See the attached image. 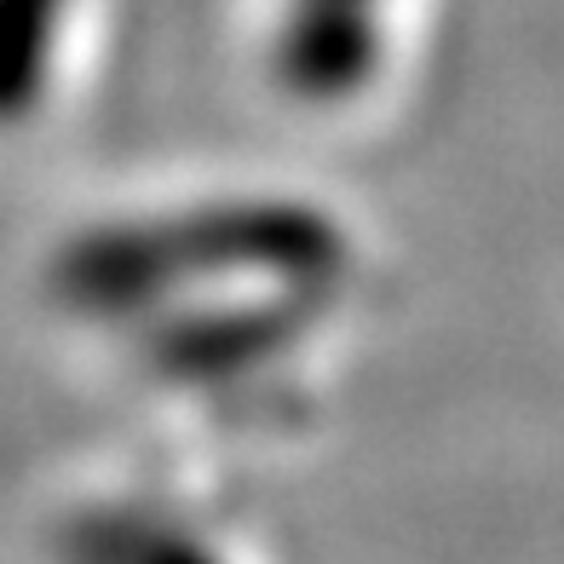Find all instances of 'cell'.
I'll use <instances>...</instances> for the list:
<instances>
[{
	"label": "cell",
	"mask_w": 564,
	"mask_h": 564,
	"mask_svg": "<svg viewBox=\"0 0 564 564\" xmlns=\"http://www.w3.org/2000/svg\"><path fill=\"white\" fill-rule=\"evenodd\" d=\"M69 564H214L191 535L150 519H87L69 535Z\"/></svg>",
	"instance_id": "cell-1"
}]
</instances>
